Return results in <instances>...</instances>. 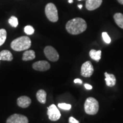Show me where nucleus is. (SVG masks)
<instances>
[{
  "instance_id": "18",
  "label": "nucleus",
  "mask_w": 123,
  "mask_h": 123,
  "mask_svg": "<svg viewBox=\"0 0 123 123\" xmlns=\"http://www.w3.org/2000/svg\"><path fill=\"white\" fill-rule=\"evenodd\" d=\"M7 37V32L5 29H0V46L5 42Z\"/></svg>"
},
{
  "instance_id": "19",
  "label": "nucleus",
  "mask_w": 123,
  "mask_h": 123,
  "mask_svg": "<svg viewBox=\"0 0 123 123\" xmlns=\"http://www.w3.org/2000/svg\"><path fill=\"white\" fill-rule=\"evenodd\" d=\"M8 22L10 25V26L13 27H17L18 25V18L15 16H12L9 18Z\"/></svg>"
},
{
  "instance_id": "3",
  "label": "nucleus",
  "mask_w": 123,
  "mask_h": 123,
  "mask_svg": "<svg viewBox=\"0 0 123 123\" xmlns=\"http://www.w3.org/2000/svg\"><path fill=\"white\" fill-rule=\"evenodd\" d=\"M84 106L86 113L90 115H96L99 109V102L92 97H90L86 99Z\"/></svg>"
},
{
  "instance_id": "21",
  "label": "nucleus",
  "mask_w": 123,
  "mask_h": 123,
  "mask_svg": "<svg viewBox=\"0 0 123 123\" xmlns=\"http://www.w3.org/2000/svg\"><path fill=\"white\" fill-rule=\"evenodd\" d=\"M58 107L62 110H70L71 108V105L66 103H59L58 104Z\"/></svg>"
},
{
  "instance_id": "13",
  "label": "nucleus",
  "mask_w": 123,
  "mask_h": 123,
  "mask_svg": "<svg viewBox=\"0 0 123 123\" xmlns=\"http://www.w3.org/2000/svg\"><path fill=\"white\" fill-rule=\"evenodd\" d=\"M13 59V56L10 51L5 50L0 52V60L1 61H12Z\"/></svg>"
},
{
  "instance_id": "7",
  "label": "nucleus",
  "mask_w": 123,
  "mask_h": 123,
  "mask_svg": "<svg viewBox=\"0 0 123 123\" xmlns=\"http://www.w3.org/2000/svg\"><path fill=\"white\" fill-rule=\"evenodd\" d=\"M94 71L93 65L90 61H87L81 65V75L85 78H90Z\"/></svg>"
},
{
  "instance_id": "27",
  "label": "nucleus",
  "mask_w": 123,
  "mask_h": 123,
  "mask_svg": "<svg viewBox=\"0 0 123 123\" xmlns=\"http://www.w3.org/2000/svg\"><path fill=\"white\" fill-rule=\"evenodd\" d=\"M82 7H83L82 5H78V7H79V9H81L82 8Z\"/></svg>"
},
{
  "instance_id": "1",
  "label": "nucleus",
  "mask_w": 123,
  "mask_h": 123,
  "mask_svg": "<svg viewBox=\"0 0 123 123\" xmlns=\"http://www.w3.org/2000/svg\"><path fill=\"white\" fill-rule=\"evenodd\" d=\"M87 25L86 21L81 18H75L70 20L66 25V29L69 34L78 35L86 30Z\"/></svg>"
},
{
  "instance_id": "6",
  "label": "nucleus",
  "mask_w": 123,
  "mask_h": 123,
  "mask_svg": "<svg viewBox=\"0 0 123 123\" xmlns=\"http://www.w3.org/2000/svg\"><path fill=\"white\" fill-rule=\"evenodd\" d=\"M47 115L51 121H56L61 118V112L55 104H51L47 107Z\"/></svg>"
},
{
  "instance_id": "22",
  "label": "nucleus",
  "mask_w": 123,
  "mask_h": 123,
  "mask_svg": "<svg viewBox=\"0 0 123 123\" xmlns=\"http://www.w3.org/2000/svg\"><path fill=\"white\" fill-rule=\"evenodd\" d=\"M102 37L104 42L107 43H110L111 42V38L110 37V36H109L107 33H106V32H103V33H102Z\"/></svg>"
},
{
  "instance_id": "10",
  "label": "nucleus",
  "mask_w": 123,
  "mask_h": 123,
  "mask_svg": "<svg viewBox=\"0 0 123 123\" xmlns=\"http://www.w3.org/2000/svg\"><path fill=\"white\" fill-rule=\"evenodd\" d=\"M103 0H87L86 7L89 11H92L99 8L102 4Z\"/></svg>"
},
{
  "instance_id": "20",
  "label": "nucleus",
  "mask_w": 123,
  "mask_h": 123,
  "mask_svg": "<svg viewBox=\"0 0 123 123\" xmlns=\"http://www.w3.org/2000/svg\"><path fill=\"white\" fill-rule=\"evenodd\" d=\"M34 29L33 28V26L30 25H27L25 27L24 31L25 33L27 35H32L34 33Z\"/></svg>"
},
{
  "instance_id": "11",
  "label": "nucleus",
  "mask_w": 123,
  "mask_h": 123,
  "mask_svg": "<svg viewBox=\"0 0 123 123\" xmlns=\"http://www.w3.org/2000/svg\"><path fill=\"white\" fill-rule=\"evenodd\" d=\"M17 105L22 108L29 107L31 103V100L27 96H22L18 98L17 100Z\"/></svg>"
},
{
  "instance_id": "8",
  "label": "nucleus",
  "mask_w": 123,
  "mask_h": 123,
  "mask_svg": "<svg viewBox=\"0 0 123 123\" xmlns=\"http://www.w3.org/2000/svg\"><path fill=\"white\" fill-rule=\"evenodd\" d=\"M6 123H29V120L24 115L15 113L9 117Z\"/></svg>"
},
{
  "instance_id": "24",
  "label": "nucleus",
  "mask_w": 123,
  "mask_h": 123,
  "mask_svg": "<svg viewBox=\"0 0 123 123\" xmlns=\"http://www.w3.org/2000/svg\"><path fill=\"white\" fill-rule=\"evenodd\" d=\"M84 87H85V88L87 89V90H92V86L90 85V84H87V83L84 84Z\"/></svg>"
},
{
  "instance_id": "12",
  "label": "nucleus",
  "mask_w": 123,
  "mask_h": 123,
  "mask_svg": "<svg viewBox=\"0 0 123 123\" xmlns=\"http://www.w3.org/2000/svg\"><path fill=\"white\" fill-rule=\"evenodd\" d=\"M104 75L106 85L111 87L115 86L116 83V79L115 75L112 74H108L107 72L104 73Z\"/></svg>"
},
{
  "instance_id": "5",
  "label": "nucleus",
  "mask_w": 123,
  "mask_h": 123,
  "mask_svg": "<svg viewBox=\"0 0 123 123\" xmlns=\"http://www.w3.org/2000/svg\"><path fill=\"white\" fill-rule=\"evenodd\" d=\"M44 54L46 57L51 62H56L59 58V54L53 47L47 46L44 49Z\"/></svg>"
},
{
  "instance_id": "9",
  "label": "nucleus",
  "mask_w": 123,
  "mask_h": 123,
  "mask_svg": "<svg viewBox=\"0 0 123 123\" xmlns=\"http://www.w3.org/2000/svg\"><path fill=\"white\" fill-rule=\"evenodd\" d=\"M34 70L38 71H46L50 68L51 66L48 62L39 61L34 63L32 66Z\"/></svg>"
},
{
  "instance_id": "25",
  "label": "nucleus",
  "mask_w": 123,
  "mask_h": 123,
  "mask_svg": "<svg viewBox=\"0 0 123 123\" xmlns=\"http://www.w3.org/2000/svg\"><path fill=\"white\" fill-rule=\"evenodd\" d=\"M74 81L75 83H79V84L82 83V80L80 79H75Z\"/></svg>"
},
{
  "instance_id": "28",
  "label": "nucleus",
  "mask_w": 123,
  "mask_h": 123,
  "mask_svg": "<svg viewBox=\"0 0 123 123\" xmlns=\"http://www.w3.org/2000/svg\"><path fill=\"white\" fill-rule=\"evenodd\" d=\"M68 2L70 3V4H71V3H73L74 1H73V0H68Z\"/></svg>"
},
{
  "instance_id": "23",
  "label": "nucleus",
  "mask_w": 123,
  "mask_h": 123,
  "mask_svg": "<svg viewBox=\"0 0 123 123\" xmlns=\"http://www.w3.org/2000/svg\"><path fill=\"white\" fill-rule=\"evenodd\" d=\"M68 122L69 123H80L79 121L77 120L76 119H75L74 117H73L72 116L69 118Z\"/></svg>"
},
{
  "instance_id": "14",
  "label": "nucleus",
  "mask_w": 123,
  "mask_h": 123,
  "mask_svg": "<svg viewBox=\"0 0 123 123\" xmlns=\"http://www.w3.org/2000/svg\"><path fill=\"white\" fill-rule=\"evenodd\" d=\"M35 58V53L34 50H26L22 55V60L24 61H31Z\"/></svg>"
},
{
  "instance_id": "17",
  "label": "nucleus",
  "mask_w": 123,
  "mask_h": 123,
  "mask_svg": "<svg viewBox=\"0 0 123 123\" xmlns=\"http://www.w3.org/2000/svg\"><path fill=\"white\" fill-rule=\"evenodd\" d=\"M90 56L91 59H92L94 61H96L98 62L100 59H101V50H98L96 51L95 50H91L90 51Z\"/></svg>"
},
{
  "instance_id": "15",
  "label": "nucleus",
  "mask_w": 123,
  "mask_h": 123,
  "mask_svg": "<svg viewBox=\"0 0 123 123\" xmlns=\"http://www.w3.org/2000/svg\"><path fill=\"white\" fill-rule=\"evenodd\" d=\"M46 96L47 93L43 90H39L37 92L36 97L38 101L41 104H45L46 102Z\"/></svg>"
},
{
  "instance_id": "16",
  "label": "nucleus",
  "mask_w": 123,
  "mask_h": 123,
  "mask_svg": "<svg viewBox=\"0 0 123 123\" xmlns=\"http://www.w3.org/2000/svg\"><path fill=\"white\" fill-rule=\"evenodd\" d=\"M115 22L119 27L123 29V14L117 13L113 15Z\"/></svg>"
},
{
  "instance_id": "29",
  "label": "nucleus",
  "mask_w": 123,
  "mask_h": 123,
  "mask_svg": "<svg viewBox=\"0 0 123 123\" xmlns=\"http://www.w3.org/2000/svg\"><path fill=\"white\" fill-rule=\"evenodd\" d=\"M78 1H82V0H78Z\"/></svg>"
},
{
  "instance_id": "2",
  "label": "nucleus",
  "mask_w": 123,
  "mask_h": 123,
  "mask_svg": "<svg viewBox=\"0 0 123 123\" xmlns=\"http://www.w3.org/2000/svg\"><path fill=\"white\" fill-rule=\"evenodd\" d=\"M31 46V41L30 38L27 36L18 37L12 41L10 47L15 51H22L27 50Z\"/></svg>"
},
{
  "instance_id": "4",
  "label": "nucleus",
  "mask_w": 123,
  "mask_h": 123,
  "mask_svg": "<svg viewBox=\"0 0 123 123\" xmlns=\"http://www.w3.org/2000/svg\"><path fill=\"white\" fill-rule=\"evenodd\" d=\"M44 12L47 19L51 22H56L58 21V9L53 3H49L46 5Z\"/></svg>"
},
{
  "instance_id": "26",
  "label": "nucleus",
  "mask_w": 123,
  "mask_h": 123,
  "mask_svg": "<svg viewBox=\"0 0 123 123\" xmlns=\"http://www.w3.org/2000/svg\"><path fill=\"white\" fill-rule=\"evenodd\" d=\"M117 1H118V2H119L120 4L123 5V0H117Z\"/></svg>"
}]
</instances>
